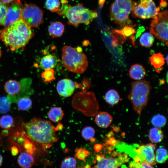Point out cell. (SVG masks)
Returning <instances> with one entry per match:
<instances>
[{
    "label": "cell",
    "mask_w": 168,
    "mask_h": 168,
    "mask_svg": "<svg viewBox=\"0 0 168 168\" xmlns=\"http://www.w3.org/2000/svg\"><path fill=\"white\" fill-rule=\"evenodd\" d=\"M63 110L58 107H53L51 108L48 113V116L50 120L56 123L61 120L63 116Z\"/></svg>",
    "instance_id": "cell-23"
},
{
    "label": "cell",
    "mask_w": 168,
    "mask_h": 168,
    "mask_svg": "<svg viewBox=\"0 0 168 168\" xmlns=\"http://www.w3.org/2000/svg\"><path fill=\"white\" fill-rule=\"evenodd\" d=\"M64 29V25L61 22L57 21L53 22L49 26L48 31L49 35L54 38L61 36Z\"/></svg>",
    "instance_id": "cell-18"
},
{
    "label": "cell",
    "mask_w": 168,
    "mask_h": 168,
    "mask_svg": "<svg viewBox=\"0 0 168 168\" xmlns=\"http://www.w3.org/2000/svg\"><path fill=\"white\" fill-rule=\"evenodd\" d=\"M160 6L162 7H166L167 5V3L165 0H161L160 4Z\"/></svg>",
    "instance_id": "cell-39"
},
{
    "label": "cell",
    "mask_w": 168,
    "mask_h": 168,
    "mask_svg": "<svg viewBox=\"0 0 168 168\" xmlns=\"http://www.w3.org/2000/svg\"><path fill=\"white\" fill-rule=\"evenodd\" d=\"M151 122L155 127L161 128L166 125V118L162 115L156 114L152 117Z\"/></svg>",
    "instance_id": "cell-28"
},
{
    "label": "cell",
    "mask_w": 168,
    "mask_h": 168,
    "mask_svg": "<svg viewBox=\"0 0 168 168\" xmlns=\"http://www.w3.org/2000/svg\"><path fill=\"white\" fill-rule=\"evenodd\" d=\"M166 58V63H167H167H168V55H167Z\"/></svg>",
    "instance_id": "cell-44"
},
{
    "label": "cell",
    "mask_w": 168,
    "mask_h": 168,
    "mask_svg": "<svg viewBox=\"0 0 168 168\" xmlns=\"http://www.w3.org/2000/svg\"><path fill=\"white\" fill-rule=\"evenodd\" d=\"M156 71L160 73L162 70V67L164 64L165 59L161 53L153 54L149 60Z\"/></svg>",
    "instance_id": "cell-21"
},
{
    "label": "cell",
    "mask_w": 168,
    "mask_h": 168,
    "mask_svg": "<svg viewBox=\"0 0 168 168\" xmlns=\"http://www.w3.org/2000/svg\"><path fill=\"white\" fill-rule=\"evenodd\" d=\"M106 102L108 104L113 105L117 104L120 100V98L117 92L114 89L108 91L105 95Z\"/></svg>",
    "instance_id": "cell-24"
},
{
    "label": "cell",
    "mask_w": 168,
    "mask_h": 168,
    "mask_svg": "<svg viewBox=\"0 0 168 168\" xmlns=\"http://www.w3.org/2000/svg\"><path fill=\"white\" fill-rule=\"evenodd\" d=\"M4 90L10 96L17 95L21 90V83L11 79L7 81L4 86Z\"/></svg>",
    "instance_id": "cell-15"
},
{
    "label": "cell",
    "mask_w": 168,
    "mask_h": 168,
    "mask_svg": "<svg viewBox=\"0 0 168 168\" xmlns=\"http://www.w3.org/2000/svg\"><path fill=\"white\" fill-rule=\"evenodd\" d=\"M17 107L21 110H26L31 107L32 101L28 97L23 96L18 99L17 101Z\"/></svg>",
    "instance_id": "cell-26"
},
{
    "label": "cell",
    "mask_w": 168,
    "mask_h": 168,
    "mask_svg": "<svg viewBox=\"0 0 168 168\" xmlns=\"http://www.w3.org/2000/svg\"><path fill=\"white\" fill-rule=\"evenodd\" d=\"M168 158L167 150L163 147L158 148L156 152L155 158L157 163H163L166 162Z\"/></svg>",
    "instance_id": "cell-27"
},
{
    "label": "cell",
    "mask_w": 168,
    "mask_h": 168,
    "mask_svg": "<svg viewBox=\"0 0 168 168\" xmlns=\"http://www.w3.org/2000/svg\"><path fill=\"white\" fill-rule=\"evenodd\" d=\"M33 35L31 27L20 19L0 31V40L14 51L25 46Z\"/></svg>",
    "instance_id": "cell-1"
},
{
    "label": "cell",
    "mask_w": 168,
    "mask_h": 168,
    "mask_svg": "<svg viewBox=\"0 0 168 168\" xmlns=\"http://www.w3.org/2000/svg\"><path fill=\"white\" fill-rule=\"evenodd\" d=\"M2 157L0 154V166L2 165Z\"/></svg>",
    "instance_id": "cell-43"
},
{
    "label": "cell",
    "mask_w": 168,
    "mask_h": 168,
    "mask_svg": "<svg viewBox=\"0 0 168 168\" xmlns=\"http://www.w3.org/2000/svg\"><path fill=\"white\" fill-rule=\"evenodd\" d=\"M14 124V120L12 116L6 114L0 118V126L4 129H8L11 127Z\"/></svg>",
    "instance_id": "cell-29"
},
{
    "label": "cell",
    "mask_w": 168,
    "mask_h": 168,
    "mask_svg": "<svg viewBox=\"0 0 168 168\" xmlns=\"http://www.w3.org/2000/svg\"><path fill=\"white\" fill-rule=\"evenodd\" d=\"M133 25H128L123 27L122 30H116L118 33L122 35L125 39L131 36L136 32Z\"/></svg>",
    "instance_id": "cell-32"
},
{
    "label": "cell",
    "mask_w": 168,
    "mask_h": 168,
    "mask_svg": "<svg viewBox=\"0 0 168 168\" xmlns=\"http://www.w3.org/2000/svg\"><path fill=\"white\" fill-rule=\"evenodd\" d=\"M129 167L131 168H151L152 166L145 161L141 162L133 161L129 164Z\"/></svg>",
    "instance_id": "cell-38"
},
{
    "label": "cell",
    "mask_w": 168,
    "mask_h": 168,
    "mask_svg": "<svg viewBox=\"0 0 168 168\" xmlns=\"http://www.w3.org/2000/svg\"><path fill=\"white\" fill-rule=\"evenodd\" d=\"M82 92L77 93L74 96L72 101L73 106L81 105L84 107H91L98 111L99 105L94 94L88 92L85 88H82Z\"/></svg>",
    "instance_id": "cell-10"
},
{
    "label": "cell",
    "mask_w": 168,
    "mask_h": 168,
    "mask_svg": "<svg viewBox=\"0 0 168 168\" xmlns=\"http://www.w3.org/2000/svg\"><path fill=\"white\" fill-rule=\"evenodd\" d=\"M17 162L19 166L23 168H30L33 165L34 158L32 155L26 152H21L18 157Z\"/></svg>",
    "instance_id": "cell-19"
},
{
    "label": "cell",
    "mask_w": 168,
    "mask_h": 168,
    "mask_svg": "<svg viewBox=\"0 0 168 168\" xmlns=\"http://www.w3.org/2000/svg\"><path fill=\"white\" fill-rule=\"evenodd\" d=\"M129 72L130 77L136 80L142 79L144 77L146 74L145 68L139 64H135L132 65Z\"/></svg>",
    "instance_id": "cell-17"
},
{
    "label": "cell",
    "mask_w": 168,
    "mask_h": 168,
    "mask_svg": "<svg viewBox=\"0 0 168 168\" xmlns=\"http://www.w3.org/2000/svg\"><path fill=\"white\" fill-rule=\"evenodd\" d=\"M75 156L78 159L86 162L85 158L90 154L89 152L83 148L76 149L75 151Z\"/></svg>",
    "instance_id": "cell-37"
},
{
    "label": "cell",
    "mask_w": 168,
    "mask_h": 168,
    "mask_svg": "<svg viewBox=\"0 0 168 168\" xmlns=\"http://www.w3.org/2000/svg\"><path fill=\"white\" fill-rule=\"evenodd\" d=\"M148 137L151 141L154 143H159L163 140L164 135L160 128L154 127L150 130Z\"/></svg>",
    "instance_id": "cell-22"
},
{
    "label": "cell",
    "mask_w": 168,
    "mask_h": 168,
    "mask_svg": "<svg viewBox=\"0 0 168 168\" xmlns=\"http://www.w3.org/2000/svg\"><path fill=\"white\" fill-rule=\"evenodd\" d=\"M2 56V51L1 49L0 48V58Z\"/></svg>",
    "instance_id": "cell-45"
},
{
    "label": "cell",
    "mask_w": 168,
    "mask_h": 168,
    "mask_svg": "<svg viewBox=\"0 0 168 168\" xmlns=\"http://www.w3.org/2000/svg\"><path fill=\"white\" fill-rule=\"evenodd\" d=\"M156 147L155 144L152 143L139 146L135 150L137 155L134 158L135 161H145L152 166L156 165L157 162L154 151Z\"/></svg>",
    "instance_id": "cell-11"
},
{
    "label": "cell",
    "mask_w": 168,
    "mask_h": 168,
    "mask_svg": "<svg viewBox=\"0 0 168 168\" xmlns=\"http://www.w3.org/2000/svg\"><path fill=\"white\" fill-rule=\"evenodd\" d=\"M168 11L158 12L150 24V33L168 45Z\"/></svg>",
    "instance_id": "cell-7"
},
{
    "label": "cell",
    "mask_w": 168,
    "mask_h": 168,
    "mask_svg": "<svg viewBox=\"0 0 168 168\" xmlns=\"http://www.w3.org/2000/svg\"><path fill=\"white\" fill-rule=\"evenodd\" d=\"M128 98L134 110L140 116L143 109L147 105L151 90L150 82L146 80L134 82L131 85Z\"/></svg>",
    "instance_id": "cell-5"
},
{
    "label": "cell",
    "mask_w": 168,
    "mask_h": 168,
    "mask_svg": "<svg viewBox=\"0 0 168 168\" xmlns=\"http://www.w3.org/2000/svg\"><path fill=\"white\" fill-rule=\"evenodd\" d=\"M139 4L136 3L132 11L133 16L145 19L153 18L160 10L156 7L153 0H140Z\"/></svg>",
    "instance_id": "cell-9"
},
{
    "label": "cell",
    "mask_w": 168,
    "mask_h": 168,
    "mask_svg": "<svg viewBox=\"0 0 168 168\" xmlns=\"http://www.w3.org/2000/svg\"><path fill=\"white\" fill-rule=\"evenodd\" d=\"M101 145L99 144H96L94 146V149L97 152H99L101 149Z\"/></svg>",
    "instance_id": "cell-40"
},
{
    "label": "cell",
    "mask_w": 168,
    "mask_h": 168,
    "mask_svg": "<svg viewBox=\"0 0 168 168\" xmlns=\"http://www.w3.org/2000/svg\"><path fill=\"white\" fill-rule=\"evenodd\" d=\"M105 0H99V5L100 7H103V4L105 2Z\"/></svg>",
    "instance_id": "cell-42"
},
{
    "label": "cell",
    "mask_w": 168,
    "mask_h": 168,
    "mask_svg": "<svg viewBox=\"0 0 168 168\" xmlns=\"http://www.w3.org/2000/svg\"><path fill=\"white\" fill-rule=\"evenodd\" d=\"M74 82L68 79H63L60 80L56 87L57 92L59 95L68 97L73 93L75 89Z\"/></svg>",
    "instance_id": "cell-14"
},
{
    "label": "cell",
    "mask_w": 168,
    "mask_h": 168,
    "mask_svg": "<svg viewBox=\"0 0 168 168\" xmlns=\"http://www.w3.org/2000/svg\"><path fill=\"white\" fill-rule=\"evenodd\" d=\"M23 5L20 0H14L8 4V8L4 26L6 27L21 19Z\"/></svg>",
    "instance_id": "cell-13"
},
{
    "label": "cell",
    "mask_w": 168,
    "mask_h": 168,
    "mask_svg": "<svg viewBox=\"0 0 168 168\" xmlns=\"http://www.w3.org/2000/svg\"><path fill=\"white\" fill-rule=\"evenodd\" d=\"M43 12L33 4H28L23 7L21 19L30 27H37L44 21Z\"/></svg>",
    "instance_id": "cell-8"
},
{
    "label": "cell",
    "mask_w": 168,
    "mask_h": 168,
    "mask_svg": "<svg viewBox=\"0 0 168 168\" xmlns=\"http://www.w3.org/2000/svg\"><path fill=\"white\" fill-rule=\"evenodd\" d=\"M11 102L7 97H0V113L8 112L10 109Z\"/></svg>",
    "instance_id": "cell-31"
},
{
    "label": "cell",
    "mask_w": 168,
    "mask_h": 168,
    "mask_svg": "<svg viewBox=\"0 0 168 168\" xmlns=\"http://www.w3.org/2000/svg\"><path fill=\"white\" fill-rule=\"evenodd\" d=\"M62 59L64 67L69 71L81 74L86 70L88 62L86 56L79 47L73 48L65 45L62 49Z\"/></svg>",
    "instance_id": "cell-4"
},
{
    "label": "cell",
    "mask_w": 168,
    "mask_h": 168,
    "mask_svg": "<svg viewBox=\"0 0 168 168\" xmlns=\"http://www.w3.org/2000/svg\"><path fill=\"white\" fill-rule=\"evenodd\" d=\"M154 40L153 35L150 33L147 32L142 35L139 39V41L142 46L149 48L153 44Z\"/></svg>",
    "instance_id": "cell-25"
},
{
    "label": "cell",
    "mask_w": 168,
    "mask_h": 168,
    "mask_svg": "<svg viewBox=\"0 0 168 168\" xmlns=\"http://www.w3.org/2000/svg\"><path fill=\"white\" fill-rule=\"evenodd\" d=\"M97 163L95 168H116L120 166L122 164L127 162L129 158L125 153L119 155L116 157L106 158L103 155L98 154L96 156Z\"/></svg>",
    "instance_id": "cell-12"
},
{
    "label": "cell",
    "mask_w": 168,
    "mask_h": 168,
    "mask_svg": "<svg viewBox=\"0 0 168 168\" xmlns=\"http://www.w3.org/2000/svg\"><path fill=\"white\" fill-rule=\"evenodd\" d=\"M57 62V58L55 56L51 54H48L41 58L40 66L44 70L53 68L56 66Z\"/></svg>",
    "instance_id": "cell-20"
},
{
    "label": "cell",
    "mask_w": 168,
    "mask_h": 168,
    "mask_svg": "<svg viewBox=\"0 0 168 168\" xmlns=\"http://www.w3.org/2000/svg\"><path fill=\"white\" fill-rule=\"evenodd\" d=\"M77 161L74 157L71 156L65 157L62 162L61 168H74L76 167Z\"/></svg>",
    "instance_id": "cell-34"
},
{
    "label": "cell",
    "mask_w": 168,
    "mask_h": 168,
    "mask_svg": "<svg viewBox=\"0 0 168 168\" xmlns=\"http://www.w3.org/2000/svg\"><path fill=\"white\" fill-rule=\"evenodd\" d=\"M96 125L99 127L106 128L109 127L112 121V117L109 113L104 111L99 113L95 118Z\"/></svg>",
    "instance_id": "cell-16"
},
{
    "label": "cell",
    "mask_w": 168,
    "mask_h": 168,
    "mask_svg": "<svg viewBox=\"0 0 168 168\" xmlns=\"http://www.w3.org/2000/svg\"><path fill=\"white\" fill-rule=\"evenodd\" d=\"M136 3L133 0H114L110 9V19L121 27L131 25L129 15Z\"/></svg>",
    "instance_id": "cell-6"
},
{
    "label": "cell",
    "mask_w": 168,
    "mask_h": 168,
    "mask_svg": "<svg viewBox=\"0 0 168 168\" xmlns=\"http://www.w3.org/2000/svg\"><path fill=\"white\" fill-rule=\"evenodd\" d=\"M8 8V4L0 0V26H4Z\"/></svg>",
    "instance_id": "cell-36"
},
{
    "label": "cell",
    "mask_w": 168,
    "mask_h": 168,
    "mask_svg": "<svg viewBox=\"0 0 168 168\" xmlns=\"http://www.w3.org/2000/svg\"><path fill=\"white\" fill-rule=\"evenodd\" d=\"M62 7L57 12L60 16L66 17L68 24L76 27L80 24H90L98 14L96 11L89 9L80 4L71 6L67 3L62 4Z\"/></svg>",
    "instance_id": "cell-3"
},
{
    "label": "cell",
    "mask_w": 168,
    "mask_h": 168,
    "mask_svg": "<svg viewBox=\"0 0 168 168\" xmlns=\"http://www.w3.org/2000/svg\"><path fill=\"white\" fill-rule=\"evenodd\" d=\"M24 128L30 138L42 145L49 146L58 141L56 127L49 121L35 117L26 123Z\"/></svg>",
    "instance_id": "cell-2"
},
{
    "label": "cell",
    "mask_w": 168,
    "mask_h": 168,
    "mask_svg": "<svg viewBox=\"0 0 168 168\" xmlns=\"http://www.w3.org/2000/svg\"><path fill=\"white\" fill-rule=\"evenodd\" d=\"M45 5L50 11L57 12L61 7V2L59 0H46Z\"/></svg>",
    "instance_id": "cell-30"
},
{
    "label": "cell",
    "mask_w": 168,
    "mask_h": 168,
    "mask_svg": "<svg viewBox=\"0 0 168 168\" xmlns=\"http://www.w3.org/2000/svg\"><path fill=\"white\" fill-rule=\"evenodd\" d=\"M41 73L42 78L45 82H49L55 79L54 70L52 68H48L44 70Z\"/></svg>",
    "instance_id": "cell-35"
},
{
    "label": "cell",
    "mask_w": 168,
    "mask_h": 168,
    "mask_svg": "<svg viewBox=\"0 0 168 168\" xmlns=\"http://www.w3.org/2000/svg\"><path fill=\"white\" fill-rule=\"evenodd\" d=\"M2 2H3L6 4H8L9 3L12 2L14 0H0Z\"/></svg>",
    "instance_id": "cell-41"
},
{
    "label": "cell",
    "mask_w": 168,
    "mask_h": 168,
    "mask_svg": "<svg viewBox=\"0 0 168 168\" xmlns=\"http://www.w3.org/2000/svg\"><path fill=\"white\" fill-rule=\"evenodd\" d=\"M95 134V130L94 128L90 126L85 127L82 131V137L86 140L91 141L93 139Z\"/></svg>",
    "instance_id": "cell-33"
}]
</instances>
